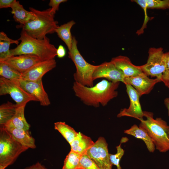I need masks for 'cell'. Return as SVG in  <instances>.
I'll use <instances>...</instances> for the list:
<instances>
[{"label":"cell","instance_id":"6da1fadb","mask_svg":"<svg viewBox=\"0 0 169 169\" xmlns=\"http://www.w3.org/2000/svg\"><path fill=\"white\" fill-rule=\"evenodd\" d=\"M120 82H114L103 79L95 86L89 87L74 82L73 89L75 95L85 105L97 107L106 105L117 97V90Z\"/></svg>","mask_w":169,"mask_h":169},{"label":"cell","instance_id":"7a4b0ae2","mask_svg":"<svg viewBox=\"0 0 169 169\" xmlns=\"http://www.w3.org/2000/svg\"><path fill=\"white\" fill-rule=\"evenodd\" d=\"M19 38L20 43L15 48L10 49V56L23 54H31L37 56L42 61L54 59L57 56V49L51 44L46 37L39 39L34 38L22 30Z\"/></svg>","mask_w":169,"mask_h":169},{"label":"cell","instance_id":"3957f363","mask_svg":"<svg viewBox=\"0 0 169 169\" xmlns=\"http://www.w3.org/2000/svg\"><path fill=\"white\" fill-rule=\"evenodd\" d=\"M29 9L35 15V18L24 25H18L19 28L31 37L39 39H44L47 34L55 32L59 26L51 8L42 11L32 7Z\"/></svg>","mask_w":169,"mask_h":169},{"label":"cell","instance_id":"277c9868","mask_svg":"<svg viewBox=\"0 0 169 169\" xmlns=\"http://www.w3.org/2000/svg\"><path fill=\"white\" fill-rule=\"evenodd\" d=\"M146 120L141 121L139 126L146 131L152 141L155 148L161 152L169 151L168 133L169 125L161 118H153L152 112L143 111Z\"/></svg>","mask_w":169,"mask_h":169},{"label":"cell","instance_id":"5b68a950","mask_svg":"<svg viewBox=\"0 0 169 169\" xmlns=\"http://www.w3.org/2000/svg\"><path fill=\"white\" fill-rule=\"evenodd\" d=\"M28 148L18 142L3 126H0V169L13 164Z\"/></svg>","mask_w":169,"mask_h":169},{"label":"cell","instance_id":"8992f818","mask_svg":"<svg viewBox=\"0 0 169 169\" xmlns=\"http://www.w3.org/2000/svg\"><path fill=\"white\" fill-rule=\"evenodd\" d=\"M68 54L69 57L73 61L76 69L73 75L74 82L87 87L94 86L92 77L97 65L88 63L84 58L78 50L77 41L74 36L73 37L72 47Z\"/></svg>","mask_w":169,"mask_h":169},{"label":"cell","instance_id":"52a82bcc","mask_svg":"<svg viewBox=\"0 0 169 169\" xmlns=\"http://www.w3.org/2000/svg\"><path fill=\"white\" fill-rule=\"evenodd\" d=\"M147 62L139 66L142 71L148 76L156 77L161 81L165 71L169 52L164 53L162 48H150Z\"/></svg>","mask_w":169,"mask_h":169},{"label":"cell","instance_id":"ba28073f","mask_svg":"<svg viewBox=\"0 0 169 169\" xmlns=\"http://www.w3.org/2000/svg\"><path fill=\"white\" fill-rule=\"evenodd\" d=\"M9 95L18 106L26 105L37 100L15 82L0 77V95Z\"/></svg>","mask_w":169,"mask_h":169},{"label":"cell","instance_id":"9c48e42d","mask_svg":"<svg viewBox=\"0 0 169 169\" xmlns=\"http://www.w3.org/2000/svg\"><path fill=\"white\" fill-rule=\"evenodd\" d=\"M86 154L100 169H112L110 158L108 144L103 137H99Z\"/></svg>","mask_w":169,"mask_h":169},{"label":"cell","instance_id":"30bf717a","mask_svg":"<svg viewBox=\"0 0 169 169\" xmlns=\"http://www.w3.org/2000/svg\"><path fill=\"white\" fill-rule=\"evenodd\" d=\"M126 92L130 100V105L128 108L121 110L117 115L118 117L127 116L133 117L141 121L144 117L140 102V96L135 89L131 85L125 84Z\"/></svg>","mask_w":169,"mask_h":169},{"label":"cell","instance_id":"8fae6325","mask_svg":"<svg viewBox=\"0 0 169 169\" xmlns=\"http://www.w3.org/2000/svg\"><path fill=\"white\" fill-rule=\"evenodd\" d=\"M161 82L156 78H150L143 72L133 77H125L123 83L132 86L141 97L143 95L149 94L157 83Z\"/></svg>","mask_w":169,"mask_h":169},{"label":"cell","instance_id":"7c38bea8","mask_svg":"<svg viewBox=\"0 0 169 169\" xmlns=\"http://www.w3.org/2000/svg\"><path fill=\"white\" fill-rule=\"evenodd\" d=\"M15 82L35 97L41 105L47 106L50 104L48 94L44 88L42 79L36 81L20 79Z\"/></svg>","mask_w":169,"mask_h":169},{"label":"cell","instance_id":"4fadbf2b","mask_svg":"<svg viewBox=\"0 0 169 169\" xmlns=\"http://www.w3.org/2000/svg\"><path fill=\"white\" fill-rule=\"evenodd\" d=\"M93 81L100 78H104L114 82H123L125 77L111 62H105L97 65L93 75Z\"/></svg>","mask_w":169,"mask_h":169},{"label":"cell","instance_id":"5bb4252c","mask_svg":"<svg viewBox=\"0 0 169 169\" xmlns=\"http://www.w3.org/2000/svg\"><path fill=\"white\" fill-rule=\"evenodd\" d=\"M56 66L54 59L42 61L35 64L21 74V79L28 81H36L42 79L43 76Z\"/></svg>","mask_w":169,"mask_h":169},{"label":"cell","instance_id":"9a60e30c","mask_svg":"<svg viewBox=\"0 0 169 169\" xmlns=\"http://www.w3.org/2000/svg\"><path fill=\"white\" fill-rule=\"evenodd\" d=\"M41 61H42L37 56L31 54L11 56L0 60V62L11 66L21 74Z\"/></svg>","mask_w":169,"mask_h":169},{"label":"cell","instance_id":"2e32d148","mask_svg":"<svg viewBox=\"0 0 169 169\" xmlns=\"http://www.w3.org/2000/svg\"><path fill=\"white\" fill-rule=\"evenodd\" d=\"M110 61L125 77L135 76L143 72L139 66L133 64L127 56L119 55L112 58Z\"/></svg>","mask_w":169,"mask_h":169},{"label":"cell","instance_id":"e0dca14e","mask_svg":"<svg viewBox=\"0 0 169 169\" xmlns=\"http://www.w3.org/2000/svg\"><path fill=\"white\" fill-rule=\"evenodd\" d=\"M3 126L14 138L24 146L28 148H36L35 140L30 134L29 131L17 128L9 121Z\"/></svg>","mask_w":169,"mask_h":169},{"label":"cell","instance_id":"ac0fdd59","mask_svg":"<svg viewBox=\"0 0 169 169\" xmlns=\"http://www.w3.org/2000/svg\"><path fill=\"white\" fill-rule=\"evenodd\" d=\"M10 8L14 20L20 25H24L35 18V15L33 12L25 10L18 1L15 0Z\"/></svg>","mask_w":169,"mask_h":169},{"label":"cell","instance_id":"d6986e66","mask_svg":"<svg viewBox=\"0 0 169 169\" xmlns=\"http://www.w3.org/2000/svg\"><path fill=\"white\" fill-rule=\"evenodd\" d=\"M94 143L90 137L79 132L77 136L70 144V151L82 155L86 154L87 150Z\"/></svg>","mask_w":169,"mask_h":169},{"label":"cell","instance_id":"ffe728a7","mask_svg":"<svg viewBox=\"0 0 169 169\" xmlns=\"http://www.w3.org/2000/svg\"><path fill=\"white\" fill-rule=\"evenodd\" d=\"M124 133L142 140L150 152L153 153L155 151V146L147 132L144 129L134 124L130 129L125 130Z\"/></svg>","mask_w":169,"mask_h":169},{"label":"cell","instance_id":"44dd1931","mask_svg":"<svg viewBox=\"0 0 169 169\" xmlns=\"http://www.w3.org/2000/svg\"><path fill=\"white\" fill-rule=\"evenodd\" d=\"M75 24V21L71 20L59 26L55 31L58 37L66 44L69 51L71 49L73 41V37L71 35V29Z\"/></svg>","mask_w":169,"mask_h":169},{"label":"cell","instance_id":"7402d4cb","mask_svg":"<svg viewBox=\"0 0 169 169\" xmlns=\"http://www.w3.org/2000/svg\"><path fill=\"white\" fill-rule=\"evenodd\" d=\"M26 105H24L18 106L15 114L9 121L17 128L29 131L30 126L27 121L24 115Z\"/></svg>","mask_w":169,"mask_h":169},{"label":"cell","instance_id":"603a6c76","mask_svg":"<svg viewBox=\"0 0 169 169\" xmlns=\"http://www.w3.org/2000/svg\"><path fill=\"white\" fill-rule=\"evenodd\" d=\"M18 106L9 101L0 106V126H3L10 120L15 113Z\"/></svg>","mask_w":169,"mask_h":169},{"label":"cell","instance_id":"cb8c5ba5","mask_svg":"<svg viewBox=\"0 0 169 169\" xmlns=\"http://www.w3.org/2000/svg\"><path fill=\"white\" fill-rule=\"evenodd\" d=\"M13 44L18 45L19 44L18 41L9 38L3 32H0V60L10 56V47Z\"/></svg>","mask_w":169,"mask_h":169},{"label":"cell","instance_id":"d4e9b609","mask_svg":"<svg viewBox=\"0 0 169 169\" xmlns=\"http://www.w3.org/2000/svg\"><path fill=\"white\" fill-rule=\"evenodd\" d=\"M54 128L62 135L69 144L74 141L78 133L64 122H55Z\"/></svg>","mask_w":169,"mask_h":169},{"label":"cell","instance_id":"484cf974","mask_svg":"<svg viewBox=\"0 0 169 169\" xmlns=\"http://www.w3.org/2000/svg\"><path fill=\"white\" fill-rule=\"evenodd\" d=\"M0 75L7 79L15 82L21 79L22 74L11 66L0 62Z\"/></svg>","mask_w":169,"mask_h":169},{"label":"cell","instance_id":"4316f807","mask_svg":"<svg viewBox=\"0 0 169 169\" xmlns=\"http://www.w3.org/2000/svg\"><path fill=\"white\" fill-rule=\"evenodd\" d=\"M143 9H161L169 8V0H133Z\"/></svg>","mask_w":169,"mask_h":169},{"label":"cell","instance_id":"83f0119b","mask_svg":"<svg viewBox=\"0 0 169 169\" xmlns=\"http://www.w3.org/2000/svg\"><path fill=\"white\" fill-rule=\"evenodd\" d=\"M81 156L70 151L64 160L62 169H79Z\"/></svg>","mask_w":169,"mask_h":169},{"label":"cell","instance_id":"f1b7e54d","mask_svg":"<svg viewBox=\"0 0 169 169\" xmlns=\"http://www.w3.org/2000/svg\"><path fill=\"white\" fill-rule=\"evenodd\" d=\"M127 140L128 139L126 138H122L120 144L116 147V153L114 154H109L110 158L112 164L116 166L117 169H121L120 165V161L124 153V150L121 147V144L123 142H126Z\"/></svg>","mask_w":169,"mask_h":169},{"label":"cell","instance_id":"f546056e","mask_svg":"<svg viewBox=\"0 0 169 169\" xmlns=\"http://www.w3.org/2000/svg\"><path fill=\"white\" fill-rule=\"evenodd\" d=\"M79 169H100L86 154L81 156Z\"/></svg>","mask_w":169,"mask_h":169},{"label":"cell","instance_id":"4dcf8cb0","mask_svg":"<svg viewBox=\"0 0 169 169\" xmlns=\"http://www.w3.org/2000/svg\"><path fill=\"white\" fill-rule=\"evenodd\" d=\"M161 81L169 88V55L168 57L165 69L161 78Z\"/></svg>","mask_w":169,"mask_h":169},{"label":"cell","instance_id":"1f68e13d","mask_svg":"<svg viewBox=\"0 0 169 169\" xmlns=\"http://www.w3.org/2000/svg\"><path fill=\"white\" fill-rule=\"evenodd\" d=\"M67 1L66 0H50L49 5L51 7L52 11L55 14L56 11L59 10L60 4Z\"/></svg>","mask_w":169,"mask_h":169},{"label":"cell","instance_id":"d6a6232c","mask_svg":"<svg viewBox=\"0 0 169 169\" xmlns=\"http://www.w3.org/2000/svg\"><path fill=\"white\" fill-rule=\"evenodd\" d=\"M57 56L59 58L64 57L66 54V50L64 46L62 45L59 46L57 49Z\"/></svg>","mask_w":169,"mask_h":169},{"label":"cell","instance_id":"836d02e7","mask_svg":"<svg viewBox=\"0 0 169 169\" xmlns=\"http://www.w3.org/2000/svg\"><path fill=\"white\" fill-rule=\"evenodd\" d=\"M15 0H0V8H6L10 7Z\"/></svg>","mask_w":169,"mask_h":169},{"label":"cell","instance_id":"e575fe53","mask_svg":"<svg viewBox=\"0 0 169 169\" xmlns=\"http://www.w3.org/2000/svg\"><path fill=\"white\" fill-rule=\"evenodd\" d=\"M24 169H48L44 165L38 162L35 164L27 166Z\"/></svg>","mask_w":169,"mask_h":169},{"label":"cell","instance_id":"d590c367","mask_svg":"<svg viewBox=\"0 0 169 169\" xmlns=\"http://www.w3.org/2000/svg\"><path fill=\"white\" fill-rule=\"evenodd\" d=\"M164 104L168 110V115L169 116V98H166L164 100ZM168 137L169 138V131L168 133Z\"/></svg>","mask_w":169,"mask_h":169}]
</instances>
